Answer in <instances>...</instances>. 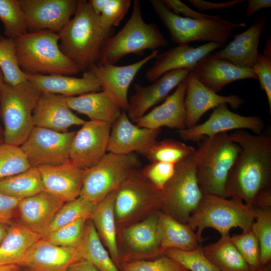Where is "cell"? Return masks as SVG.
Instances as JSON below:
<instances>
[{"instance_id": "1", "label": "cell", "mask_w": 271, "mask_h": 271, "mask_svg": "<svg viewBox=\"0 0 271 271\" xmlns=\"http://www.w3.org/2000/svg\"><path fill=\"white\" fill-rule=\"evenodd\" d=\"M229 136L240 149L228 175L224 197L253 209L271 207V138L245 130Z\"/></svg>"}, {"instance_id": "2", "label": "cell", "mask_w": 271, "mask_h": 271, "mask_svg": "<svg viewBox=\"0 0 271 271\" xmlns=\"http://www.w3.org/2000/svg\"><path fill=\"white\" fill-rule=\"evenodd\" d=\"M110 32L102 28L88 2L79 0L74 16L58 34L59 47L80 72H85L98 62Z\"/></svg>"}, {"instance_id": "3", "label": "cell", "mask_w": 271, "mask_h": 271, "mask_svg": "<svg viewBox=\"0 0 271 271\" xmlns=\"http://www.w3.org/2000/svg\"><path fill=\"white\" fill-rule=\"evenodd\" d=\"M239 149L227 132L204 137L198 142L192 157L204 195L224 197L228 175Z\"/></svg>"}, {"instance_id": "4", "label": "cell", "mask_w": 271, "mask_h": 271, "mask_svg": "<svg viewBox=\"0 0 271 271\" xmlns=\"http://www.w3.org/2000/svg\"><path fill=\"white\" fill-rule=\"evenodd\" d=\"M14 40L19 65L26 74L70 75L80 72L61 50L57 33L35 30Z\"/></svg>"}, {"instance_id": "5", "label": "cell", "mask_w": 271, "mask_h": 271, "mask_svg": "<svg viewBox=\"0 0 271 271\" xmlns=\"http://www.w3.org/2000/svg\"><path fill=\"white\" fill-rule=\"evenodd\" d=\"M168 45L158 26L144 21L141 3L134 0L131 15L124 26L103 43L98 63L115 64L127 55H142L147 50L153 51Z\"/></svg>"}, {"instance_id": "6", "label": "cell", "mask_w": 271, "mask_h": 271, "mask_svg": "<svg viewBox=\"0 0 271 271\" xmlns=\"http://www.w3.org/2000/svg\"><path fill=\"white\" fill-rule=\"evenodd\" d=\"M154 11L168 30L171 41L178 45L191 42H205L224 44L233 30L246 27L245 23L226 20L218 15L203 19H190L173 13L162 0H150Z\"/></svg>"}, {"instance_id": "7", "label": "cell", "mask_w": 271, "mask_h": 271, "mask_svg": "<svg viewBox=\"0 0 271 271\" xmlns=\"http://www.w3.org/2000/svg\"><path fill=\"white\" fill-rule=\"evenodd\" d=\"M254 209L242 201L215 195H204L191 215L187 225L202 243L206 239L202 232L207 228L217 230L221 236L229 234L230 230L239 227L242 232L251 230L254 220Z\"/></svg>"}, {"instance_id": "8", "label": "cell", "mask_w": 271, "mask_h": 271, "mask_svg": "<svg viewBox=\"0 0 271 271\" xmlns=\"http://www.w3.org/2000/svg\"><path fill=\"white\" fill-rule=\"evenodd\" d=\"M41 92L26 80L17 85L4 83L0 97V117L4 143L20 147L34 127L33 113Z\"/></svg>"}, {"instance_id": "9", "label": "cell", "mask_w": 271, "mask_h": 271, "mask_svg": "<svg viewBox=\"0 0 271 271\" xmlns=\"http://www.w3.org/2000/svg\"><path fill=\"white\" fill-rule=\"evenodd\" d=\"M161 191L142 174L132 173L115 190L114 216L116 228L141 220L160 211Z\"/></svg>"}, {"instance_id": "10", "label": "cell", "mask_w": 271, "mask_h": 271, "mask_svg": "<svg viewBox=\"0 0 271 271\" xmlns=\"http://www.w3.org/2000/svg\"><path fill=\"white\" fill-rule=\"evenodd\" d=\"M192 155L175 164L173 176L161 191L160 211L186 224L204 196Z\"/></svg>"}, {"instance_id": "11", "label": "cell", "mask_w": 271, "mask_h": 271, "mask_svg": "<svg viewBox=\"0 0 271 271\" xmlns=\"http://www.w3.org/2000/svg\"><path fill=\"white\" fill-rule=\"evenodd\" d=\"M141 166V162L135 153L107 152L95 165L84 171L80 196L96 204L116 190Z\"/></svg>"}, {"instance_id": "12", "label": "cell", "mask_w": 271, "mask_h": 271, "mask_svg": "<svg viewBox=\"0 0 271 271\" xmlns=\"http://www.w3.org/2000/svg\"><path fill=\"white\" fill-rule=\"evenodd\" d=\"M160 211L137 222L116 228L118 267L122 263L154 259L164 255Z\"/></svg>"}, {"instance_id": "13", "label": "cell", "mask_w": 271, "mask_h": 271, "mask_svg": "<svg viewBox=\"0 0 271 271\" xmlns=\"http://www.w3.org/2000/svg\"><path fill=\"white\" fill-rule=\"evenodd\" d=\"M76 132L34 126L20 147L32 167L63 164L70 161V147Z\"/></svg>"}, {"instance_id": "14", "label": "cell", "mask_w": 271, "mask_h": 271, "mask_svg": "<svg viewBox=\"0 0 271 271\" xmlns=\"http://www.w3.org/2000/svg\"><path fill=\"white\" fill-rule=\"evenodd\" d=\"M264 127V122L260 117L240 115L230 110L228 104L223 103L213 109L205 121L178 130V133L183 140L199 142L204 137L230 130H250L254 134H260Z\"/></svg>"}, {"instance_id": "15", "label": "cell", "mask_w": 271, "mask_h": 271, "mask_svg": "<svg viewBox=\"0 0 271 271\" xmlns=\"http://www.w3.org/2000/svg\"><path fill=\"white\" fill-rule=\"evenodd\" d=\"M111 127L104 122L85 121L71 144L70 161L84 170L95 165L107 153Z\"/></svg>"}, {"instance_id": "16", "label": "cell", "mask_w": 271, "mask_h": 271, "mask_svg": "<svg viewBox=\"0 0 271 271\" xmlns=\"http://www.w3.org/2000/svg\"><path fill=\"white\" fill-rule=\"evenodd\" d=\"M28 30L59 34L75 14L77 0H18Z\"/></svg>"}, {"instance_id": "17", "label": "cell", "mask_w": 271, "mask_h": 271, "mask_svg": "<svg viewBox=\"0 0 271 271\" xmlns=\"http://www.w3.org/2000/svg\"><path fill=\"white\" fill-rule=\"evenodd\" d=\"M159 50L153 51L141 60L124 66L95 64L89 69L98 80L101 90L106 92L120 107L126 111L128 107V92L130 84L140 69L155 58Z\"/></svg>"}, {"instance_id": "18", "label": "cell", "mask_w": 271, "mask_h": 271, "mask_svg": "<svg viewBox=\"0 0 271 271\" xmlns=\"http://www.w3.org/2000/svg\"><path fill=\"white\" fill-rule=\"evenodd\" d=\"M161 128L150 129L134 124L122 110L111 127L107 152L144 155L157 141Z\"/></svg>"}, {"instance_id": "19", "label": "cell", "mask_w": 271, "mask_h": 271, "mask_svg": "<svg viewBox=\"0 0 271 271\" xmlns=\"http://www.w3.org/2000/svg\"><path fill=\"white\" fill-rule=\"evenodd\" d=\"M190 70L179 69L169 71L148 86L133 84L134 93L128 99L126 111L129 119L134 122L153 106L165 99L189 74Z\"/></svg>"}, {"instance_id": "20", "label": "cell", "mask_w": 271, "mask_h": 271, "mask_svg": "<svg viewBox=\"0 0 271 271\" xmlns=\"http://www.w3.org/2000/svg\"><path fill=\"white\" fill-rule=\"evenodd\" d=\"M187 87L185 103L186 110V128L198 124L208 110L226 103L234 109L239 108L244 100L237 95H220L202 84L191 71L187 76Z\"/></svg>"}, {"instance_id": "21", "label": "cell", "mask_w": 271, "mask_h": 271, "mask_svg": "<svg viewBox=\"0 0 271 271\" xmlns=\"http://www.w3.org/2000/svg\"><path fill=\"white\" fill-rule=\"evenodd\" d=\"M224 46V44L216 43H206L196 47L189 44L178 45L158 54L154 63L146 71L145 77L148 80L153 82L173 70L188 69L191 70L204 57Z\"/></svg>"}, {"instance_id": "22", "label": "cell", "mask_w": 271, "mask_h": 271, "mask_svg": "<svg viewBox=\"0 0 271 271\" xmlns=\"http://www.w3.org/2000/svg\"><path fill=\"white\" fill-rule=\"evenodd\" d=\"M266 24V17L257 18L245 31L233 35V40L221 50L211 53L212 56L227 61L240 68L253 69L259 54L260 37Z\"/></svg>"}, {"instance_id": "23", "label": "cell", "mask_w": 271, "mask_h": 271, "mask_svg": "<svg viewBox=\"0 0 271 271\" xmlns=\"http://www.w3.org/2000/svg\"><path fill=\"white\" fill-rule=\"evenodd\" d=\"M66 97L41 93L33 113L34 126L64 132L73 125H82L85 120L75 115L66 102Z\"/></svg>"}, {"instance_id": "24", "label": "cell", "mask_w": 271, "mask_h": 271, "mask_svg": "<svg viewBox=\"0 0 271 271\" xmlns=\"http://www.w3.org/2000/svg\"><path fill=\"white\" fill-rule=\"evenodd\" d=\"M81 259L78 247L60 246L42 238L30 248L19 265L30 271H66Z\"/></svg>"}, {"instance_id": "25", "label": "cell", "mask_w": 271, "mask_h": 271, "mask_svg": "<svg viewBox=\"0 0 271 271\" xmlns=\"http://www.w3.org/2000/svg\"><path fill=\"white\" fill-rule=\"evenodd\" d=\"M187 77L162 104L136 121V125L150 129H159L163 126L176 128L178 130L186 128L185 98L187 87Z\"/></svg>"}, {"instance_id": "26", "label": "cell", "mask_w": 271, "mask_h": 271, "mask_svg": "<svg viewBox=\"0 0 271 271\" xmlns=\"http://www.w3.org/2000/svg\"><path fill=\"white\" fill-rule=\"evenodd\" d=\"M37 168L44 191L64 203L80 196L84 170L70 161L59 165L42 166Z\"/></svg>"}, {"instance_id": "27", "label": "cell", "mask_w": 271, "mask_h": 271, "mask_svg": "<svg viewBox=\"0 0 271 271\" xmlns=\"http://www.w3.org/2000/svg\"><path fill=\"white\" fill-rule=\"evenodd\" d=\"M190 71L202 84L216 93L235 81L257 79L253 68L236 66L227 61L213 58L211 53L200 60Z\"/></svg>"}, {"instance_id": "28", "label": "cell", "mask_w": 271, "mask_h": 271, "mask_svg": "<svg viewBox=\"0 0 271 271\" xmlns=\"http://www.w3.org/2000/svg\"><path fill=\"white\" fill-rule=\"evenodd\" d=\"M27 80L41 93L59 94L66 97L101 91L100 83L92 72H84L81 78L62 74H26Z\"/></svg>"}, {"instance_id": "29", "label": "cell", "mask_w": 271, "mask_h": 271, "mask_svg": "<svg viewBox=\"0 0 271 271\" xmlns=\"http://www.w3.org/2000/svg\"><path fill=\"white\" fill-rule=\"evenodd\" d=\"M64 204L45 191L21 199L18 206L21 223L42 236Z\"/></svg>"}, {"instance_id": "30", "label": "cell", "mask_w": 271, "mask_h": 271, "mask_svg": "<svg viewBox=\"0 0 271 271\" xmlns=\"http://www.w3.org/2000/svg\"><path fill=\"white\" fill-rule=\"evenodd\" d=\"M66 99L72 110L87 116L90 120L104 122L111 125L122 111L117 103L102 90L68 97Z\"/></svg>"}, {"instance_id": "31", "label": "cell", "mask_w": 271, "mask_h": 271, "mask_svg": "<svg viewBox=\"0 0 271 271\" xmlns=\"http://www.w3.org/2000/svg\"><path fill=\"white\" fill-rule=\"evenodd\" d=\"M42 238L21 223H12L0 244V265H19L30 248Z\"/></svg>"}, {"instance_id": "32", "label": "cell", "mask_w": 271, "mask_h": 271, "mask_svg": "<svg viewBox=\"0 0 271 271\" xmlns=\"http://www.w3.org/2000/svg\"><path fill=\"white\" fill-rule=\"evenodd\" d=\"M115 191L108 194L98 202L90 217L103 244L117 265L118 250L116 243V226L114 216Z\"/></svg>"}, {"instance_id": "33", "label": "cell", "mask_w": 271, "mask_h": 271, "mask_svg": "<svg viewBox=\"0 0 271 271\" xmlns=\"http://www.w3.org/2000/svg\"><path fill=\"white\" fill-rule=\"evenodd\" d=\"M161 246L164 251L173 248L190 251L198 248L200 242L187 224L159 211Z\"/></svg>"}, {"instance_id": "34", "label": "cell", "mask_w": 271, "mask_h": 271, "mask_svg": "<svg viewBox=\"0 0 271 271\" xmlns=\"http://www.w3.org/2000/svg\"><path fill=\"white\" fill-rule=\"evenodd\" d=\"M202 249L220 271H253L232 243L230 234L221 236L217 241Z\"/></svg>"}, {"instance_id": "35", "label": "cell", "mask_w": 271, "mask_h": 271, "mask_svg": "<svg viewBox=\"0 0 271 271\" xmlns=\"http://www.w3.org/2000/svg\"><path fill=\"white\" fill-rule=\"evenodd\" d=\"M78 248L81 259L89 262L99 271H121L112 259L90 219L86 222Z\"/></svg>"}, {"instance_id": "36", "label": "cell", "mask_w": 271, "mask_h": 271, "mask_svg": "<svg viewBox=\"0 0 271 271\" xmlns=\"http://www.w3.org/2000/svg\"><path fill=\"white\" fill-rule=\"evenodd\" d=\"M43 191L40 173L36 167L0 180V193L20 200Z\"/></svg>"}, {"instance_id": "37", "label": "cell", "mask_w": 271, "mask_h": 271, "mask_svg": "<svg viewBox=\"0 0 271 271\" xmlns=\"http://www.w3.org/2000/svg\"><path fill=\"white\" fill-rule=\"evenodd\" d=\"M195 149L178 141L164 139L157 141L144 155L151 162H162L176 164L190 157Z\"/></svg>"}, {"instance_id": "38", "label": "cell", "mask_w": 271, "mask_h": 271, "mask_svg": "<svg viewBox=\"0 0 271 271\" xmlns=\"http://www.w3.org/2000/svg\"><path fill=\"white\" fill-rule=\"evenodd\" d=\"M96 204L80 196L74 200L65 203L43 233L42 237L78 219H90Z\"/></svg>"}, {"instance_id": "39", "label": "cell", "mask_w": 271, "mask_h": 271, "mask_svg": "<svg viewBox=\"0 0 271 271\" xmlns=\"http://www.w3.org/2000/svg\"><path fill=\"white\" fill-rule=\"evenodd\" d=\"M94 12L98 16L101 27L111 32L117 27L128 12L130 0H89Z\"/></svg>"}, {"instance_id": "40", "label": "cell", "mask_w": 271, "mask_h": 271, "mask_svg": "<svg viewBox=\"0 0 271 271\" xmlns=\"http://www.w3.org/2000/svg\"><path fill=\"white\" fill-rule=\"evenodd\" d=\"M0 69L4 82L8 84L15 86L27 80L19 65L13 39L3 37L0 40Z\"/></svg>"}, {"instance_id": "41", "label": "cell", "mask_w": 271, "mask_h": 271, "mask_svg": "<svg viewBox=\"0 0 271 271\" xmlns=\"http://www.w3.org/2000/svg\"><path fill=\"white\" fill-rule=\"evenodd\" d=\"M0 20L7 38L15 39L28 32L25 17L18 0H0Z\"/></svg>"}, {"instance_id": "42", "label": "cell", "mask_w": 271, "mask_h": 271, "mask_svg": "<svg viewBox=\"0 0 271 271\" xmlns=\"http://www.w3.org/2000/svg\"><path fill=\"white\" fill-rule=\"evenodd\" d=\"M255 218L251 230L259 245L262 266L271 263V207L254 208Z\"/></svg>"}, {"instance_id": "43", "label": "cell", "mask_w": 271, "mask_h": 271, "mask_svg": "<svg viewBox=\"0 0 271 271\" xmlns=\"http://www.w3.org/2000/svg\"><path fill=\"white\" fill-rule=\"evenodd\" d=\"M31 167L20 147L5 143L0 145V180Z\"/></svg>"}, {"instance_id": "44", "label": "cell", "mask_w": 271, "mask_h": 271, "mask_svg": "<svg viewBox=\"0 0 271 271\" xmlns=\"http://www.w3.org/2000/svg\"><path fill=\"white\" fill-rule=\"evenodd\" d=\"M239 252L253 271H263L260 262V248L258 240L251 230L230 236Z\"/></svg>"}, {"instance_id": "45", "label": "cell", "mask_w": 271, "mask_h": 271, "mask_svg": "<svg viewBox=\"0 0 271 271\" xmlns=\"http://www.w3.org/2000/svg\"><path fill=\"white\" fill-rule=\"evenodd\" d=\"M163 254L177 261L189 271H220L204 255L201 246L190 251L167 249Z\"/></svg>"}, {"instance_id": "46", "label": "cell", "mask_w": 271, "mask_h": 271, "mask_svg": "<svg viewBox=\"0 0 271 271\" xmlns=\"http://www.w3.org/2000/svg\"><path fill=\"white\" fill-rule=\"evenodd\" d=\"M87 220L85 218L78 219L58 228L42 238L56 245L77 247L80 244L83 237Z\"/></svg>"}, {"instance_id": "47", "label": "cell", "mask_w": 271, "mask_h": 271, "mask_svg": "<svg viewBox=\"0 0 271 271\" xmlns=\"http://www.w3.org/2000/svg\"><path fill=\"white\" fill-rule=\"evenodd\" d=\"M118 268L121 271H189L177 261L165 255L154 259L122 263Z\"/></svg>"}, {"instance_id": "48", "label": "cell", "mask_w": 271, "mask_h": 271, "mask_svg": "<svg viewBox=\"0 0 271 271\" xmlns=\"http://www.w3.org/2000/svg\"><path fill=\"white\" fill-rule=\"evenodd\" d=\"M259 80L260 89L265 93L271 111V39L266 42L263 53L259 54L253 68Z\"/></svg>"}, {"instance_id": "49", "label": "cell", "mask_w": 271, "mask_h": 271, "mask_svg": "<svg viewBox=\"0 0 271 271\" xmlns=\"http://www.w3.org/2000/svg\"><path fill=\"white\" fill-rule=\"evenodd\" d=\"M175 164L162 162H151L141 171L143 175L156 188L162 191L173 176Z\"/></svg>"}, {"instance_id": "50", "label": "cell", "mask_w": 271, "mask_h": 271, "mask_svg": "<svg viewBox=\"0 0 271 271\" xmlns=\"http://www.w3.org/2000/svg\"><path fill=\"white\" fill-rule=\"evenodd\" d=\"M162 1L170 10L175 14L179 16H180V14H182L184 16V17L196 20L205 19L211 17L212 16L195 11L179 0Z\"/></svg>"}, {"instance_id": "51", "label": "cell", "mask_w": 271, "mask_h": 271, "mask_svg": "<svg viewBox=\"0 0 271 271\" xmlns=\"http://www.w3.org/2000/svg\"><path fill=\"white\" fill-rule=\"evenodd\" d=\"M20 200L0 193V223L11 224Z\"/></svg>"}, {"instance_id": "52", "label": "cell", "mask_w": 271, "mask_h": 271, "mask_svg": "<svg viewBox=\"0 0 271 271\" xmlns=\"http://www.w3.org/2000/svg\"><path fill=\"white\" fill-rule=\"evenodd\" d=\"M192 6L200 13L205 11L232 8L236 5L246 2L245 0H234L227 2L214 3L203 0H187Z\"/></svg>"}, {"instance_id": "53", "label": "cell", "mask_w": 271, "mask_h": 271, "mask_svg": "<svg viewBox=\"0 0 271 271\" xmlns=\"http://www.w3.org/2000/svg\"><path fill=\"white\" fill-rule=\"evenodd\" d=\"M247 2L246 16L250 17L256 12L267 8L271 7L270 0H248Z\"/></svg>"}, {"instance_id": "54", "label": "cell", "mask_w": 271, "mask_h": 271, "mask_svg": "<svg viewBox=\"0 0 271 271\" xmlns=\"http://www.w3.org/2000/svg\"><path fill=\"white\" fill-rule=\"evenodd\" d=\"M66 271H99L89 262L81 259L71 264Z\"/></svg>"}, {"instance_id": "55", "label": "cell", "mask_w": 271, "mask_h": 271, "mask_svg": "<svg viewBox=\"0 0 271 271\" xmlns=\"http://www.w3.org/2000/svg\"><path fill=\"white\" fill-rule=\"evenodd\" d=\"M20 266L17 264L0 265V271H19Z\"/></svg>"}, {"instance_id": "56", "label": "cell", "mask_w": 271, "mask_h": 271, "mask_svg": "<svg viewBox=\"0 0 271 271\" xmlns=\"http://www.w3.org/2000/svg\"><path fill=\"white\" fill-rule=\"evenodd\" d=\"M10 224L0 223V244L6 236Z\"/></svg>"}, {"instance_id": "57", "label": "cell", "mask_w": 271, "mask_h": 271, "mask_svg": "<svg viewBox=\"0 0 271 271\" xmlns=\"http://www.w3.org/2000/svg\"><path fill=\"white\" fill-rule=\"evenodd\" d=\"M4 83V81L3 74L0 69V97H1V92H2Z\"/></svg>"}, {"instance_id": "58", "label": "cell", "mask_w": 271, "mask_h": 271, "mask_svg": "<svg viewBox=\"0 0 271 271\" xmlns=\"http://www.w3.org/2000/svg\"><path fill=\"white\" fill-rule=\"evenodd\" d=\"M4 143V130L0 126V145Z\"/></svg>"}, {"instance_id": "59", "label": "cell", "mask_w": 271, "mask_h": 271, "mask_svg": "<svg viewBox=\"0 0 271 271\" xmlns=\"http://www.w3.org/2000/svg\"><path fill=\"white\" fill-rule=\"evenodd\" d=\"M264 271H271V264L265 265Z\"/></svg>"}, {"instance_id": "60", "label": "cell", "mask_w": 271, "mask_h": 271, "mask_svg": "<svg viewBox=\"0 0 271 271\" xmlns=\"http://www.w3.org/2000/svg\"><path fill=\"white\" fill-rule=\"evenodd\" d=\"M3 38V36L0 34V40Z\"/></svg>"}]
</instances>
